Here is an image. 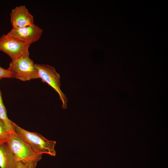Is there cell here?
I'll use <instances>...</instances> for the list:
<instances>
[{
    "label": "cell",
    "mask_w": 168,
    "mask_h": 168,
    "mask_svg": "<svg viewBox=\"0 0 168 168\" xmlns=\"http://www.w3.org/2000/svg\"><path fill=\"white\" fill-rule=\"evenodd\" d=\"M15 132L22 140L27 143L36 153L47 154L55 156L54 147L56 142L47 140L41 134L27 131L14 124Z\"/></svg>",
    "instance_id": "obj_1"
},
{
    "label": "cell",
    "mask_w": 168,
    "mask_h": 168,
    "mask_svg": "<svg viewBox=\"0 0 168 168\" xmlns=\"http://www.w3.org/2000/svg\"><path fill=\"white\" fill-rule=\"evenodd\" d=\"M10 134L4 123L0 119V145L7 143Z\"/></svg>",
    "instance_id": "obj_10"
},
{
    "label": "cell",
    "mask_w": 168,
    "mask_h": 168,
    "mask_svg": "<svg viewBox=\"0 0 168 168\" xmlns=\"http://www.w3.org/2000/svg\"><path fill=\"white\" fill-rule=\"evenodd\" d=\"M10 15L13 28H19L34 24L33 16L25 5L16 7L12 10Z\"/></svg>",
    "instance_id": "obj_7"
},
{
    "label": "cell",
    "mask_w": 168,
    "mask_h": 168,
    "mask_svg": "<svg viewBox=\"0 0 168 168\" xmlns=\"http://www.w3.org/2000/svg\"><path fill=\"white\" fill-rule=\"evenodd\" d=\"M0 119L4 123L10 134L15 132L14 124L13 122L8 118L6 108L3 102L2 93L0 89Z\"/></svg>",
    "instance_id": "obj_9"
},
{
    "label": "cell",
    "mask_w": 168,
    "mask_h": 168,
    "mask_svg": "<svg viewBox=\"0 0 168 168\" xmlns=\"http://www.w3.org/2000/svg\"><path fill=\"white\" fill-rule=\"evenodd\" d=\"M18 168H28V163H23L21 162Z\"/></svg>",
    "instance_id": "obj_13"
},
{
    "label": "cell",
    "mask_w": 168,
    "mask_h": 168,
    "mask_svg": "<svg viewBox=\"0 0 168 168\" xmlns=\"http://www.w3.org/2000/svg\"><path fill=\"white\" fill-rule=\"evenodd\" d=\"M8 69L13 73L14 78L21 81L39 78L35 63L29 56L12 60Z\"/></svg>",
    "instance_id": "obj_3"
},
{
    "label": "cell",
    "mask_w": 168,
    "mask_h": 168,
    "mask_svg": "<svg viewBox=\"0 0 168 168\" xmlns=\"http://www.w3.org/2000/svg\"><path fill=\"white\" fill-rule=\"evenodd\" d=\"M14 77L13 73L8 69H5L0 66V80L3 78Z\"/></svg>",
    "instance_id": "obj_11"
},
{
    "label": "cell",
    "mask_w": 168,
    "mask_h": 168,
    "mask_svg": "<svg viewBox=\"0 0 168 168\" xmlns=\"http://www.w3.org/2000/svg\"><path fill=\"white\" fill-rule=\"evenodd\" d=\"M39 76L43 82H46L58 94L62 102V108L65 109L67 107L68 99L60 88V75L55 68L48 65L35 63Z\"/></svg>",
    "instance_id": "obj_4"
},
{
    "label": "cell",
    "mask_w": 168,
    "mask_h": 168,
    "mask_svg": "<svg viewBox=\"0 0 168 168\" xmlns=\"http://www.w3.org/2000/svg\"><path fill=\"white\" fill-rule=\"evenodd\" d=\"M20 162L17 160L7 143L0 145V168H18Z\"/></svg>",
    "instance_id": "obj_8"
},
{
    "label": "cell",
    "mask_w": 168,
    "mask_h": 168,
    "mask_svg": "<svg viewBox=\"0 0 168 168\" xmlns=\"http://www.w3.org/2000/svg\"><path fill=\"white\" fill-rule=\"evenodd\" d=\"M37 162H33L28 163V168H35Z\"/></svg>",
    "instance_id": "obj_12"
},
{
    "label": "cell",
    "mask_w": 168,
    "mask_h": 168,
    "mask_svg": "<svg viewBox=\"0 0 168 168\" xmlns=\"http://www.w3.org/2000/svg\"><path fill=\"white\" fill-rule=\"evenodd\" d=\"M42 32L41 28L34 24L19 28H12L7 34L30 45L40 39Z\"/></svg>",
    "instance_id": "obj_6"
},
{
    "label": "cell",
    "mask_w": 168,
    "mask_h": 168,
    "mask_svg": "<svg viewBox=\"0 0 168 168\" xmlns=\"http://www.w3.org/2000/svg\"><path fill=\"white\" fill-rule=\"evenodd\" d=\"M16 159L23 163L39 161L42 155L35 152L26 142L14 132L11 134L7 142Z\"/></svg>",
    "instance_id": "obj_2"
},
{
    "label": "cell",
    "mask_w": 168,
    "mask_h": 168,
    "mask_svg": "<svg viewBox=\"0 0 168 168\" xmlns=\"http://www.w3.org/2000/svg\"><path fill=\"white\" fill-rule=\"evenodd\" d=\"M30 46L7 34L0 37V50L8 55L12 60L29 56Z\"/></svg>",
    "instance_id": "obj_5"
}]
</instances>
